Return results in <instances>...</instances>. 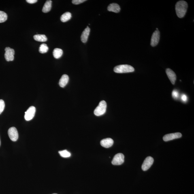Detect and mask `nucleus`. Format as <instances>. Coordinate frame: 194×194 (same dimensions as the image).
Listing matches in <instances>:
<instances>
[{
    "mask_svg": "<svg viewBox=\"0 0 194 194\" xmlns=\"http://www.w3.org/2000/svg\"><path fill=\"white\" fill-rule=\"evenodd\" d=\"M182 100L184 102H186L187 101V97L185 94H183L181 96Z\"/></svg>",
    "mask_w": 194,
    "mask_h": 194,
    "instance_id": "obj_26",
    "label": "nucleus"
},
{
    "mask_svg": "<svg viewBox=\"0 0 194 194\" xmlns=\"http://www.w3.org/2000/svg\"><path fill=\"white\" fill-rule=\"evenodd\" d=\"M154 162L153 158L151 156H148L146 157L142 166V170L145 171L148 170L153 164Z\"/></svg>",
    "mask_w": 194,
    "mask_h": 194,
    "instance_id": "obj_6",
    "label": "nucleus"
},
{
    "mask_svg": "<svg viewBox=\"0 0 194 194\" xmlns=\"http://www.w3.org/2000/svg\"><path fill=\"white\" fill-rule=\"evenodd\" d=\"M5 103L3 100H0V114L3 112L5 108Z\"/></svg>",
    "mask_w": 194,
    "mask_h": 194,
    "instance_id": "obj_23",
    "label": "nucleus"
},
{
    "mask_svg": "<svg viewBox=\"0 0 194 194\" xmlns=\"http://www.w3.org/2000/svg\"><path fill=\"white\" fill-rule=\"evenodd\" d=\"M59 153L60 154L62 157L67 158L70 157L71 154L67 150H64L59 151Z\"/></svg>",
    "mask_w": 194,
    "mask_h": 194,
    "instance_id": "obj_22",
    "label": "nucleus"
},
{
    "mask_svg": "<svg viewBox=\"0 0 194 194\" xmlns=\"http://www.w3.org/2000/svg\"><path fill=\"white\" fill-rule=\"evenodd\" d=\"M1 140H0V146H1Z\"/></svg>",
    "mask_w": 194,
    "mask_h": 194,
    "instance_id": "obj_29",
    "label": "nucleus"
},
{
    "mask_svg": "<svg viewBox=\"0 0 194 194\" xmlns=\"http://www.w3.org/2000/svg\"><path fill=\"white\" fill-rule=\"evenodd\" d=\"M72 17V14L71 13L69 12H67L62 14L61 17V20L62 22H65L68 21L70 20Z\"/></svg>",
    "mask_w": 194,
    "mask_h": 194,
    "instance_id": "obj_19",
    "label": "nucleus"
},
{
    "mask_svg": "<svg viewBox=\"0 0 194 194\" xmlns=\"http://www.w3.org/2000/svg\"><path fill=\"white\" fill-rule=\"evenodd\" d=\"M14 50L12 49H10L5 52V57L6 61L8 62L14 61Z\"/></svg>",
    "mask_w": 194,
    "mask_h": 194,
    "instance_id": "obj_11",
    "label": "nucleus"
},
{
    "mask_svg": "<svg viewBox=\"0 0 194 194\" xmlns=\"http://www.w3.org/2000/svg\"><path fill=\"white\" fill-rule=\"evenodd\" d=\"M11 49V48H9V47H6V48L5 49V52L7 51L10 49Z\"/></svg>",
    "mask_w": 194,
    "mask_h": 194,
    "instance_id": "obj_28",
    "label": "nucleus"
},
{
    "mask_svg": "<svg viewBox=\"0 0 194 194\" xmlns=\"http://www.w3.org/2000/svg\"><path fill=\"white\" fill-rule=\"evenodd\" d=\"M124 156L123 154L118 153L115 155L112 161V164L115 165H119L124 162Z\"/></svg>",
    "mask_w": 194,
    "mask_h": 194,
    "instance_id": "obj_4",
    "label": "nucleus"
},
{
    "mask_svg": "<svg viewBox=\"0 0 194 194\" xmlns=\"http://www.w3.org/2000/svg\"><path fill=\"white\" fill-rule=\"evenodd\" d=\"M33 38L37 41L42 42H46L48 40L46 36L44 35H35L33 36Z\"/></svg>",
    "mask_w": 194,
    "mask_h": 194,
    "instance_id": "obj_17",
    "label": "nucleus"
},
{
    "mask_svg": "<svg viewBox=\"0 0 194 194\" xmlns=\"http://www.w3.org/2000/svg\"><path fill=\"white\" fill-rule=\"evenodd\" d=\"M100 144L103 147L108 148L112 146L114 144V141L111 138H105L101 141Z\"/></svg>",
    "mask_w": 194,
    "mask_h": 194,
    "instance_id": "obj_12",
    "label": "nucleus"
},
{
    "mask_svg": "<svg viewBox=\"0 0 194 194\" xmlns=\"http://www.w3.org/2000/svg\"><path fill=\"white\" fill-rule=\"evenodd\" d=\"M8 135L11 140L13 141H16L18 138L17 130L15 127H12L8 129Z\"/></svg>",
    "mask_w": 194,
    "mask_h": 194,
    "instance_id": "obj_8",
    "label": "nucleus"
},
{
    "mask_svg": "<svg viewBox=\"0 0 194 194\" xmlns=\"http://www.w3.org/2000/svg\"><path fill=\"white\" fill-rule=\"evenodd\" d=\"M176 11L177 16L180 18H183L185 16L188 8V4L184 1H179L176 5Z\"/></svg>",
    "mask_w": 194,
    "mask_h": 194,
    "instance_id": "obj_1",
    "label": "nucleus"
},
{
    "mask_svg": "<svg viewBox=\"0 0 194 194\" xmlns=\"http://www.w3.org/2000/svg\"><path fill=\"white\" fill-rule=\"evenodd\" d=\"M90 31V28L87 26L83 32H82V35L81 36V40L82 43H86L88 40V37L89 36Z\"/></svg>",
    "mask_w": 194,
    "mask_h": 194,
    "instance_id": "obj_13",
    "label": "nucleus"
},
{
    "mask_svg": "<svg viewBox=\"0 0 194 194\" xmlns=\"http://www.w3.org/2000/svg\"><path fill=\"white\" fill-rule=\"evenodd\" d=\"M114 71L116 73H120L132 72L135 71V69L130 65H120L115 67Z\"/></svg>",
    "mask_w": 194,
    "mask_h": 194,
    "instance_id": "obj_2",
    "label": "nucleus"
},
{
    "mask_svg": "<svg viewBox=\"0 0 194 194\" xmlns=\"http://www.w3.org/2000/svg\"><path fill=\"white\" fill-rule=\"evenodd\" d=\"M107 104L106 101L103 100L100 102L98 106L95 109L94 113L95 115L100 116L103 115L106 112Z\"/></svg>",
    "mask_w": 194,
    "mask_h": 194,
    "instance_id": "obj_3",
    "label": "nucleus"
},
{
    "mask_svg": "<svg viewBox=\"0 0 194 194\" xmlns=\"http://www.w3.org/2000/svg\"><path fill=\"white\" fill-rule=\"evenodd\" d=\"M156 30H158V28H156Z\"/></svg>",
    "mask_w": 194,
    "mask_h": 194,
    "instance_id": "obj_30",
    "label": "nucleus"
},
{
    "mask_svg": "<svg viewBox=\"0 0 194 194\" xmlns=\"http://www.w3.org/2000/svg\"><path fill=\"white\" fill-rule=\"evenodd\" d=\"M56 194V193H54V194Z\"/></svg>",
    "mask_w": 194,
    "mask_h": 194,
    "instance_id": "obj_31",
    "label": "nucleus"
},
{
    "mask_svg": "<svg viewBox=\"0 0 194 194\" xmlns=\"http://www.w3.org/2000/svg\"><path fill=\"white\" fill-rule=\"evenodd\" d=\"M26 2L30 4H33L37 2V0H27Z\"/></svg>",
    "mask_w": 194,
    "mask_h": 194,
    "instance_id": "obj_27",
    "label": "nucleus"
},
{
    "mask_svg": "<svg viewBox=\"0 0 194 194\" xmlns=\"http://www.w3.org/2000/svg\"><path fill=\"white\" fill-rule=\"evenodd\" d=\"M182 137L181 133L177 132L166 135L163 137V139L164 141L167 142V141L173 140L174 139L180 138Z\"/></svg>",
    "mask_w": 194,
    "mask_h": 194,
    "instance_id": "obj_9",
    "label": "nucleus"
},
{
    "mask_svg": "<svg viewBox=\"0 0 194 194\" xmlns=\"http://www.w3.org/2000/svg\"><path fill=\"white\" fill-rule=\"evenodd\" d=\"M7 15L3 11H0V23L5 22L7 19Z\"/></svg>",
    "mask_w": 194,
    "mask_h": 194,
    "instance_id": "obj_21",
    "label": "nucleus"
},
{
    "mask_svg": "<svg viewBox=\"0 0 194 194\" xmlns=\"http://www.w3.org/2000/svg\"><path fill=\"white\" fill-rule=\"evenodd\" d=\"M52 1L48 0L46 2L43 7L42 11L43 12L48 13L50 11L52 8Z\"/></svg>",
    "mask_w": 194,
    "mask_h": 194,
    "instance_id": "obj_16",
    "label": "nucleus"
},
{
    "mask_svg": "<svg viewBox=\"0 0 194 194\" xmlns=\"http://www.w3.org/2000/svg\"><path fill=\"white\" fill-rule=\"evenodd\" d=\"M166 72L170 81L173 84H174L176 80V75L174 71L170 68H167Z\"/></svg>",
    "mask_w": 194,
    "mask_h": 194,
    "instance_id": "obj_10",
    "label": "nucleus"
},
{
    "mask_svg": "<svg viewBox=\"0 0 194 194\" xmlns=\"http://www.w3.org/2000/svg\"><path fill=\"white\" fill-rule=\"evenodd\" d=\"M49 48L46 44H43L39 47V52L40 53L44 54L48 52Z\"/></svg>",
    "mask_w": 194,
    "mask_h": 194,
    "instance_id": "obj_20",
    "label": "nucleus"
},
{
    "mask_svg": "<svg viewBox=\"0 0 194 194\" xmlns=\"http://www.w3.org/2000/svg\"><path fill=\"white\" fill-rule=\"evenodd\" d=\"M108 10L110 12L116 13L119 12L120 10L119 5L117 4L113 3L110 4L108 7Z\"/></svg>",
    "mask_w": 194,
    "mask_h": 194,
    "instance_id": "obj_14",
    "label": "nucleus"
},
{
    "mask_svg": "<svg viewBox=\"0 0 194 194\" xmlns=\"http://www.w3.org/2000/svg\"><path fill=\"white\" fill-rule=\"evenodd\" d=\"M69 78L67 75H64L61 77L59 81V85L61 87L63 88L67 85L68 82Z\"/></svg>",
    "mask_w": 194,
    "mask_h": 194,
    "instance_id": "obj_15",
    "label": "nucleus"
},
{
    "mask_svg": "<svg viewBox=\"0 0 194 194\" xmlns=\"http://www.w3.org/2000/svg\"><path fill=\"white\" fill-rule=\"evenodd\" d=\"M36 108L34 107L31 106L25 112L24 118L27 121H29L33 119L35 116Z\"/></svg>",
    "mask_w": 194,
    "mask_h": 194,
    "instance_id": "obj_5",
    "label": "nucleus"
},
{
    "mask_svg": "<svg viewBox=\"0 0 194 194\" xmlns=\"http://www.w3.org/2000/svg\"><path fill=\"white\" fill-rule=\"evenodd\" d=\"M63 54V50L59 48L55 49L53 52L54 57L56 59H59L61 57Z\"/></svg>",
    "mask_w": 194,
    "mask_h": 194,
    "instance_id": "obj_18",
    "label": "nucleus"
},
{
    "mask_svg": "<svg viewBox=\"0 0 194 194\" xmlns=\"http://www.w3.org/2000/svg\"><path fill=\"white\" fill-rule=\"evenodd\" d=\"M160 38V32L159 30H156L152 36L151 45L152 47L155 46L159 43Z\"/></svg>",
    "mask_w": 194,
    "mask_h": 194,
    "instance_id": "obj_7",
    "label": "nucleus"
},
{
    "mask_svg": "<svg viewBox=\"0 0 194 194\" xmlns=\"http://www.w3.org/2000/svg\"><path fill=\"white\" fill-rule=\"evenodd\" d=\"M86 1H85V0H73L72 3L73 4L78 5Z\"/></svg>",
    "mask_w": 194,
    "mask_h": 194,
    "instance_id": "obj_25",
    "label": "nucleus"
},
{
    "mask_svg": "<svg viewBox=\"0 0 194 194\" xmlns=\"http://www.w3.org/2000/svg\"><path fill=\"white\" fill-rule=\"evenodd\" d=\"M172 97L175 99H177L179 97V94L178 92L176 90H174L172 92Z\"/></svg>",
    "mask_w": 194,
    "mask_h": 194,
    "instance_id": "obj_24",
    "label": "nucleus"
}]
</instances>
